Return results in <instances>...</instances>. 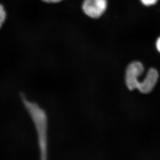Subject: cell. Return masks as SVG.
<instances>
[{
    "instance_id": "cell-3",
    "label": "cell",
    "mask_w": 160,
    "mask_h": 160,
    "mask_svg": "<svg viewBox=\"0 0 160 160\" xmlns=\"http://www.w3.org/2000/svg\"><path fill=\"white\" fill-rule=\"evenodd\" d=\"M144 70L142 64L138 61L130 63L127 67L126 71V83L130 90L138 89L140 82L137 78L142 74Z\"/></svg>"
},
{
    "instance_id": "cell-6",
    "label": "cell",
    "mask_w": 160,
    "mask_h": 160,
    "mask_svg": "<svg viewBox=\"0 0 160 160\" xmlns=\"http://www.w3.org/2000/svg\"><path fill=\"white\" fill-rule=\"evenodd\" d=\"M143 5L146 6H151L154 5L157 2L158 0H140Z\"/></svg>"
},
{
    "instance_id": "cell-8",
    "label": "cell",
    "mask_w": 160,
    "mask_h": 160,
    "mask_svg": "<svg viewBox=\"0 0 160 160\" xmlns=\"http://www.w3.org/2000/svg\"><path fill=\"white\" fill-rule=\"evenodd\" d=\"M156 47L158 51L160 52V37L158 39L156 42Z\"/></svg>"
},
{
    "instance_id": "cell-5",
    "label": "cell",
    "mask_w": 160,
    "mask_h": 160,
    "mask_svg": "<svg viewBox=\"0 0 160 160\" xmlns=\"http://www.w3.org/2000/svg\"><path fill=\"white\" fill-rule=\"evenodd\" d=\"M6 12L4 7L0 4V29L6 18Z\"/></svg>"
},
{
    "instance_id": "cell-7",
    "label": "cell",
    "mask_w": 160,
    "mask_h": 160,
    "mask_svg": "<svg viewBox=\"0 0 160 160\" xmlns=\"http://www.w3.org/2000/svg\"><path fill=\"white\" fill-rule=\"evenodd\" d=\"M42 1L46 3H55L59 2L63 0H42Z\"/></svg>"
},
{
    "instance_id": "cell-4",
    "label": "cell",
    "mask_w": 160,
    "mask_h": 160,
    "mask_svg": "<svg viewBox=\"0 0 160 160\" xmlns=\"http://www.w3.org/2000/svg\"><path fill=\"white\" fill-rule=\"evenodd\" d=\"M158 78V71L155 69L151 68L148 71L144 81L142 82H140L138 89L142 93H149L155 86Z\"/></svg>"
},
{
    "instance_id": "cell-1",
    "label": "cell",
    "mask_w": 160,
    "mask_h": 160,
    "mask_svg": "<svg viewBox=\"0 0 160 160\" xmlns=\"http://www.w3.org/2000/svg\"><path fill=\"white\" fill-rule=\"evenodd\" d=\"M21 97L25 108L31 118L37 135L38 145L41 160L48 156V119L46 111L35 102L28 100L25 95Z\"/></svg>"
},
{
    "instance_id": "cell-2",
    "label": "cell",
    "mask_w": 160,
    "mask_h": 160,
    "mask_svg": "<svg viewBox=\"0 0 160 160\" xmlns=\"http://www.w3.org/2000/svg\"><path fill=\"white\" fill-rule=\"evenodd\" d=\"M107 7V0H84L82 4L85 14L92 18H98L102 15Z\"/></svg>"
}]
</instances>
